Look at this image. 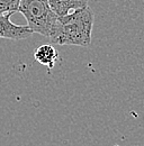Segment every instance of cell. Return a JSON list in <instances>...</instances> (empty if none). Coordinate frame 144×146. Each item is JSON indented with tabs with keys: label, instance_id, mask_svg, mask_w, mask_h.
<instances>
[{
	"label": "cell",
	"instance_id": "obj_1",
	"mask_svg": "<svg viewBox=\"0 0 144 146\" xmlns=\"http://www.w3.org/2000/svg\"><path fill=\"white\" fill-rule=\"evenodd\" d=\"M93 21L95 14L89 6L64 16H57L49 38L52 44L56 45L87 47L91 44Z\"/></svg>",
	"mask_w": 144,
	"mask_h": 146
},
{
	"label": "cell",
	"instance_id": "obj_2",
	"mask_svg": "<svg viewBox=\"0 0 144 146\" xmlns=\"http://www.w3.org/2000/svg\"><path fill=\"white\" fill-rule=\"evenodd\" d=\"M18 13L27 20L28 28L45 37H50L57 15L52 10L47 0H20Z\"/></svg>",
	"mask_w": 144,
	"mask_h": 146
},
{
	"label": "cell",
	"instance_id": "obj_3",
	"mask_svg": "<svg viewBox=\"0 0 144 146\" xmlns=\"http://www.w3.org/2000/svg\"><path fill=\"white\" fill-rule=\"evenodd\" d=\"M33 34L27 25H16L10 20L9 15H0V38L19 40L28 38Z\"/></svg>",
	"mask_w": 144,
	"mask_h": 146
},
{
	"label": "cell",
	"instance_id": "obj_4",
	"mask_svg": "<svg viewBox=\"0 0 144 146\" xmlns=\"http://www.w3.org/2000/svg\"><path fill=\"white\" fill-rule=\"evenodd\" d=\"M47 2L57 16H64L77 9L88 7V0H47Z\"/></svg>",
	"mask_w": 144,
	"mask_h": 146
},
{
	"label": "cell",
	"instance_id": "obj_5",
	"mask_svg": "<svg viewBox=\"0 0 144 146\" xmlns=\"http://www.w3.org/2000/svg\"><path fill=\"white\" fill-rule=\"evenodd\" d=\"M59 57V52L51 44L41 45L34 51V58L39 64L47 66L50 70L53 69L55 62Z\"/></svg>",
	"mask_w": 144,
	"mask_h": 146
},
{
	"label": "cell",
	"instance_id": "obj_6",
	"mask_svg": "<svg viewBox=\"0 0 144 146\" xmlns=\"http://www.w3.org/2000/svg\"><path fill=\"white\" fill-rule=\"evenodd\" d=\"M20 0H0V15H9L17 13Z\"/></svg>",
	"mask_w": 144,
	"mask_h": 146
}]
</instances>
